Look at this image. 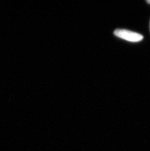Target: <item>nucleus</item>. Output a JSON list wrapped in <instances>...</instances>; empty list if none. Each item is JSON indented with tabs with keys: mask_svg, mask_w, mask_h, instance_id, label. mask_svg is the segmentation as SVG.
Returning <instances> with one entry per match:
<instances>
[{
	"mask_svg": "<svg viewBox=\"0 0 150 151\" xmlns=\"http://www.w3.org/2000/svg\"><path fill=\"white\" fill-rule=\"evenodd\" d=\"M114 34L120 38L131 42H139L143 39L141 34L126 29H117L114 31Z\"/></svg>",
	"mask_w": 150,
	"mask_h": 151,
	"instance_id": "nucleus-1",
	"label": "nucleus"
},
{
	"mask_svg": "<svg viewBox=\"0 0 150 151\" xmlns=\"http://www.w3.org/2000/svg\"><path fill=\"white\" fill-rule=\"evenodd\" d=\"M147 1L148 4H150V0H148V1Z\"/></svg>",
	"mask_w": 150,
	"mask_h": 151,
	"instance_id": "nucleus-2",
	"label": "nucleus"
},
{
	"mask_svg": "<svg viewBox=\"0 0 150 151\" xmlns=\"http://www.w3.org/2000/svg\"></svg>",
	"mask_w": 150,
	"mask_h": 151,
	"instance_id": "nucleus-3",
	"label": "nucleus"
}]
</instances>
